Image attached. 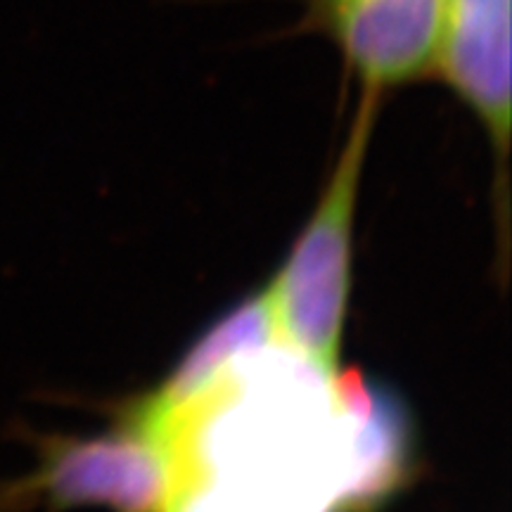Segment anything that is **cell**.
I'll list each match as a JSON object with an SVG mask.
<instances>
[{"label":"cell","instance_id":"cell-1","mask_svg":"<svg viewBox=\"0 0 512 512\" xmlns=\"http://www.w3.org/2000/svg\"><path fill=\"white\" fill-rule=\"evenodd\" d=\"M143 425L169 456L159 512H349L335 375L285 344L252 351L188 406Z\"/></svg>","mask_w":512,"mask_h":512},{"label":"cell","instance_id":"cell-2","mask_svg":"<svg viewBox=\"0 0 512 512\" xmlns=\"http://www.w3.org/2000/svg\"><path fill=\"white\" fill-rule=\"evenodd\" d=\"M375 98L373 93L363 98L316 211L264 290L275 342L328 375L339 370L347 323L358 181L373 131Z\"/></svg>","mask_w":512,"mask_h":512},{"label":"cell","instance_id":"cell-3","mask_svg":"<svg viewBox=\"0 0 512 512\" xmlns=\"http://www.w3.org/2000/svg\"><path fill=\"white\" fill-rule=\"evenodd\" d=\"M169 486V456L157 434L133 415L91 439L41 441V465L19 482L0 484V512L27 498L48 496L55 505L110 503L124 512H159Z\"/></svg>","mask_w":512,"mask_h":512},{"label":"cell","instance_id":"cell-4","mask_svg":"<svg viewBox=\"0 0 512 512\" xmlns=\"http://www.w3.org/2000/svg\"><path fill=\"white\" fill-rule=\"evenodd\" d=\"M512 0H441L432 72L477 114L505 157L512 100Z\"/></svg>","mask_w":512,"mask_h":512},{"label":"cell","instance_id":"cell-5","mask_svg":"<svg viewBox=\"0 0 512 512\" xmlns=\"http://www.w3.org/2000/svg\"><path fill=\"white\" fill-rule=\"evenodd\" d=\"M320 12L366 93L432 72L441 0H320Z\"/></svg>","mask_w":512,"mask_h":512},{"label":"cell","instance_id":"cell-6","mask_svg":"<svg viewBox=\"0 0 512 512\" xmlns=\"http://www.w3.org/2000/svg\"><path fill=\"white\" fill-rule=\"evenodd\" d=\"M335 392L347 434L349 512H368L411 475L415 420L394 387L363 370H337Z\"/></svg>","mask_w":512,"mask_h":512},{"label":"cell","instance_id":"cell-7","mask_svg":"<svg viewBox=\"0 0 512 512\" xmlns=\"http://www.w3.org/2000/svg\"><path fill=\"white\" fill-rule=\"evenodd\" d=\"M275 342L266 292L249 294L240 304L216 318L195 342L185 349L166 380L145 399L133 403L131 411L143 422H159L178 408L214 387L240 358Z\"/></svg>","mask_w":512,"mask_h":512}]
</instances>
